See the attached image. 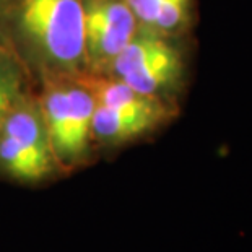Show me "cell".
<instances>
[{"mask_svg":"<svg viewBox=\"0 0 252 252\" xmlns=\"http://www.w3.org/2000/svg\"><path fill=\"white\" fill-rule=\"evenodd\" d=\"M3 15L20 59L41 77L85 73L83 0H8Z\"/></svg>","mask_w":252,"mask_h":252,"instance_id":"cell-1","label":"cell"},{"mask_svg":"<svg viewBox=\"0 0 252 252\" xmlns=\"http://www.w3.org/2000/svg\"><path fill=\"white\" fill-rule=\"evenodd\" d=\"M37 99L52 152L62 174L88 166L94 158L91 119L96 101L77 77H42Z\"/></svg>","mask_w":252,"mask_h":252,"instance_id":"cell-2","label":"cell"},{"mask_svg":"<svg viewBox=\"0 0 252 252\" xmlns=\"http://www.w3.org/2000/svg\"><path fill=\"white\" fill-rule=\"evenodd\" d=\"M61 176L39 103L26 93L0 122V178L41 186Z\"/></svg>","mask_w":252,"mask_h":252,"instance_id":"cell-3","label":"cell"},{"mask_svg":"<svg viewBox=\"0 0 252 252\" xmlns=\"http://www.w3.org/2000/svg\"><path fill=\"white\" fill-rule=\"evenodd\" d=\"M176 39L138 26L106 75L122 80L145 96L174 104L186 78L184 52Z\"/></svg>","mask_w":252,"mask_h":252,"instance_id":"cell-4","label":"cell"},{"mask_svg":"<svg viewBox=\"0 0 252 252\" xmlns=\"http://www.w3.org/2000/svg\"><path fill=\"white\" fill-rule=\"evenodd\" d=\"M138 26L124 0H83L85 73L106 75Z\"/></svg>","mask_w":252,"mask_h":252,"instance_id":"cell-5","label":"cell"},{"mask_svg":"<svg viewBox=\"0 0 252 252\" xmlns=\"http://www.w3.org/2000/svg\"><path fill=\"white\" fill-rule=\"evenodd\" d=\"M178 116V108L161 99H147L142 104L109 108L96 104L91 119V140L94 152H116L161 130Z\"/></svg>","mask_w":252,"mask_h":252,"instance_id":"cell-6","label":"cell"},{"mask_svg":"<svg viewBox=\"0 0 252 252\" xmlns=\"http://www.w3.org/2000/svg\"><path fill=\"white\" fill-rule=\"evenodd\" d=\"M138 25L169 37H181L190 26L192 0H124Z\"/></svg>","mask_w":252,"mask_h":252,"instance_id":"cell-7","label":"cell"},{"mask_svg":"<svg viewBox=\"0 0 252 252\" xmlns=\"http://www.w3.org/2000/svg\"><path fill=\"white\" fill-rule=\"evenodd\" d=\"M23 63L17 51L0 41V122L21 96L28 93Z\"/></svg>","mask_w":252,"mask_h":252,"instance_id":"cell-8","label":"cell"},{"mask_svg":"<svg viewBox=\"0 0 252 252\" xmlns=\"http://www.w3.org/2000/svg\"><path fill=\"white\" fill-rule=\"evenodd\" d=\"M7 2L8 0H0V17L5 13V8H7Z\"/></svg>","mask_w":252,"mask_h":252,"instance_id":"cell-9","label":"cell"}]
</instances>
